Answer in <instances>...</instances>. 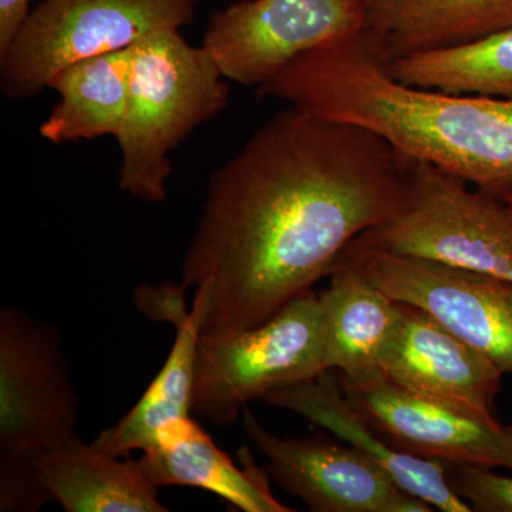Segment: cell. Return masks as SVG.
<instances>
[{"label":"cell","mask_w":512,"mask_h":512,"mask_svg":"<svg viewBox=\"0 0 512 512\" xmlns=\"http://www.w3.org/2000/svg\"><path fill=\"white\" fill-rule=\"evenodd\" d=\"M448 484L454 493L478 512H512V477L490 467L446 464Z\"/></svg>","instance_id":"obj_22"},{"label":"cell","mask_w":512,"mask_h":512,"mask_svg":"<svg viewBox=\"0 0 512 512\" xmlns=\"http://www.w3.org/2000/svg\"><path fill=\"white\" fill-rule=\"evenodd\" d=\"M202 320L204 302L194 296L191 311L173 323L174 345L163 369L136 406L114 426L101 431L92 443L94 447L111 456L128 457L131 451L147 450L165 424L190 416Z\"/></svg>","instance_id":"obj_19"},{"label":"cell","mask_w":512,"mask_h":512,"mask_svg":"<svg viewBox=\"0 0 512 512\" xmlns=\"http://www.w3.org/2000/svg\"><path fill=\"white\" fill-rule=\"evenodd\" d=\"M365 25L363 0H239L211 16L202 46L225 79L259 87L296 57Z\"/></svg>","instance_id":"obj_9"},{"label":"cell","mask_w":512,"mask_h":512,"mask_svg":"<svg viewBox=\"0 0 512 512\" xmlns=\"http://www.w3.org/2000/svg\"><path fill=\"white\" fill-rule=\"evenodd\" d=\"M400 320L383 360L384 377L412 392L493 416L504 373L426 312L399 302Z\"/></svg>","instance_id":"obj_12"},{"label":"cell","mask_w":512,"mask_h":512,"mask_svg":"<svg viewBox=\"0 0 512 512\" xmlns=\"http://www.w3.org/2000/svg\"><path fill=\"white\" fill-rule=\"evenodd\" d=\"M339 383L350 404L397 450L444 464L512 471V437L494 416L412 392L386 377Z\"/></svg>","instance_id":"obj_10"},{"label":"cell","mask_w":512,"mask_h":512,"mask_svg":"<svg viewBox=\"0 0 512 512\" xmlns=\"http://www.w3.org/2000/svg\"><path fill=\"white\" fill-rule=\"evenodd\" d=\"M365 37L389 64L471 45L512 28V0H363Z\"/></svg>","instance_id":"obj_14"},{"label":"cell","mask_w":512,"mask_h":512,"mask_svg":"<svg viewBox=\"0 0 512 512\" xmlns=\"http://www.w3.org/2000/svg\"><path fill=\"white\" fill-rule=\"evenodd\" d=\"M413 161L382 137L282 110L214 171L181 279L201 339L229 338L312 292L345 249L406 207Z\"/></svg>","instance_id":"obj_1"},{"label":"cell","mask_w":512,"mask_h":512,"mask_svg":"<svg viewBox=\"0 0 512 512\" xmlns=\"http://www.w3.org/2000/svg\"><path fill=\"white\" fill-rule=\"evenodd\" d=\"M508 431H510L511 437H512V426L507 427Z\"/></svg>","instance_id":"obj_25"},{"label":"cell","mask_w":512,"mask_h":512,"mask_svg":"<svg viewBox=\"0 0 512 512\" xmlns=\"http://www.w3.org/2000/svg\"><path fill=\"white\" fill-rule=\"evenodd\" d=\"M396 302L436 319L512 375V281L352 244L340 258Z\"/></svg>","instance_id":"obj_8"},{"label":"cell","mask_w":512,"mask_h":512,"mask_svg":"<svg viewBox=\"0 0 512 512\" xmlns=\"http://www.w3.org/2000/svg\"><path fill=\"white\" fill-rule=\"evenodd\" d=\"M386 67L407 86L512 99V28L471 45L403 57Z\"/></svg>","instance_id":"obj_20"},{"label":"cell","mask_w":512,"mask_h":512,"mask_svg":"<svg viewBox=\"0 0 512 512\" xmlns=\"http://www.w3.org/2000/svg\"><path fill=\"white\" fill-rule=\"evenodd\" d=\"M200 0H42L0 55L9 100L35 97L69 64L117 52L160 30L184 28Z\"/></svg>","instance_id":"obj_5"},{"label":"cell","mask_w":512,"mask_h":512,"mask_svg":"<svg viewBox=\"0 0 512 512\" xmlns=\"http://www.w3.org/2000/svg\"><path fill=\"white\" fill-rule=\"evenodd\" d=\"M130 69L131 46L64 67L50 83L60 100L40 124V136L55 144L116 137L126 114Z\"/></svg>","instance_id":"obj_18"},{"label":"cell","mask_w":512,"mask_h":512,"mask_svg":"<svg viewBox=\"0 0 512 512\" xmlns=\"http://www.w3.org/2000/svg\"><path fill=\"white\" fill-rule=\"evenodd\" d=\"M244 431L268 461V474L315 512H430L352 446L326 436L278 437L244 409Z\"/></svg>","instance_id":"obj_11"},{"label":"cell","mask_w":512,"mask_h":512,"mask_svg":"<svg viewBox=\"0 0 512 512\" xmlns=\"http://www.w3.org/2000/svg\"><path fill=\"white\" fill-rule=\"evenodd\" d=\"M33 0H0V55L8 50L30 15Z\"/></svg>","instance_id":"obj_23"},{"label":"cell","mask_w":512,"mask_h":512,"mask_svg":"<svg viewBox=\"0 0 512 512\" xmlns=\"http://www.w3.org/2000/svg\"><path fill=\"white\" fill-rule=\"evenodd\" d=\"M325 372L322 305L309 292L256 328L225 339L200 336L192 412L225 426L248 403Z\"/></svg>","instance_id":"obj_6"},{"label":"cell","mask_w":512,"mask_h":512,"mask_svg":"<svg viewBox=\"0 0 512 512\" xmlns=\"http://www.w3.org/2000/svg\"><path fill=\"white\" fill-rule=\"evenodd\" d=\"M262 402L289 410L328 430L382 468L397 487L444 512H470L447 480L446 464L397 450L365 420L340 386L332 370L315 379L282 387Z\"/></svg>","instance_id":"obj_13"},{"label":"cell","mask_w":512,"mask_h":512,"mask_svg":"<svg viewBox=\"0 0 512 512\" xmlns=\"http://www.w3.org/2000/svg\"><path fill=\"white\" fill-rule=\"evenodd\" d=\"M471 185L436 165L413 161L406 207L353 242L512 281V210Z\"/></svg>","instance_id":"obj_4"},{"label":"cell","mask_w":512,"mask_h":512,"mask_svg":"<svg viewBox=\"0 0 512 512\" xmlns=\"http://www.w3.org/2000/svg\"><path fill=\"white\" fill-rule=\"evenodd\" d=\"M143 453L141 463L158 488H202L245 512L293 511L276 500L268 477L256 466L248 448L239 451L238 467L191 416L161 427L156 441Z\"/></svg>","instance_id":"obj_16"},{"label":"cell","mask_w":512,"mask_h":512,"mask_svg":"<svg viewBox=\"0 0 512 512\" xmlns=\"http://www.w3.org/2000/svg\"><path fill=\"white\" fill-rule=\"evenodd\" d=\"M228 100L220 67L180 30H160L134 43L126 114L116 136L120 190L150 204L167 200L170 154L227 109Z\"/></svg>","instance_id":"obj_3"},{"label":"cell","mask_w":512,"mask_h":512,"mask_svg":"<svg viewBox=\"0 0 512 512\" xmlns=\"http://www.w3.org/2000/svg\"><path fill=\"white\" fill-rule=\"evenodd\" d=\"M79 396L59 332L0 309V454L40 456L79 440Z\"/></svg>","instance_id":"obj_7"},{"label":"cell","mask_w":512,"mask_h":512,"mask_svg":"<svg viewBox=\"0 0 512 512\" xmlns=\"http://www.w3.org/2000/svg\"><path fill=\"white\" fill-rule=\"evenodd\" d=\"M52 500L67 512H165L141 460L104 453L82 440L36 458Z\"/></svg>","instance_id":"obj_17"},{"label":"cell","mask_w":512,"mask_h":512,"mask_svg":"<svg viewBox=\"0 0 512 512\" xmlns=\"http://www.w3.org/2000/svg\"><path fill=\"white\" fill-rule=\"evenodd\" d=\"M319 296L328 370L346 383L383 379V360L399 326V302L338 259Z\"/></svg>","instance_id":"obj_15"},{"label":"cell","mask_w":512,"mask_h":512,"mask_svg":"<svg viewBox=\"0 0 512 512\" xmlns=\"http://www.w3.org/2000/svg\"><path fill=\"white\" fill-rule=\"evenodd\" d=\"M36 456L0 454V511L35 512L52 500Z\"/></svg>","instance_id":"obj_21"},{"label":"cell","mask_w":512,"mask_h":512,"mask_svg":"<svg viewBox=\"0 0 512 512\" xmlns=\"http://www.w3.org/2000/svg\"><path fill=\"white\" fill-rule=\"evenodd\" d=\"M494 195H497V197H500L501 200H503L505 202V204H507L508 207H510L512 210V181H511V183L504 185V187L501 188L500 191L495 192Z\"/></svg>","instance_id":"obj_24"},{"label":"cell","mask_w":512,"mask_h":512,"mask_svg":"<svg viewBox=\"0 0 512 512\" xmlns=\"http://www.w3.org/2000/svg\"><path fill=\"white\" fill-rule=\"evenodd\" d=\"M256 96L366 128L404 157L491 194L512 181V99L407 86L363 32L296 57L256 87Z\"/></svg>","instance_id":"obj_2"}]
</instances>
